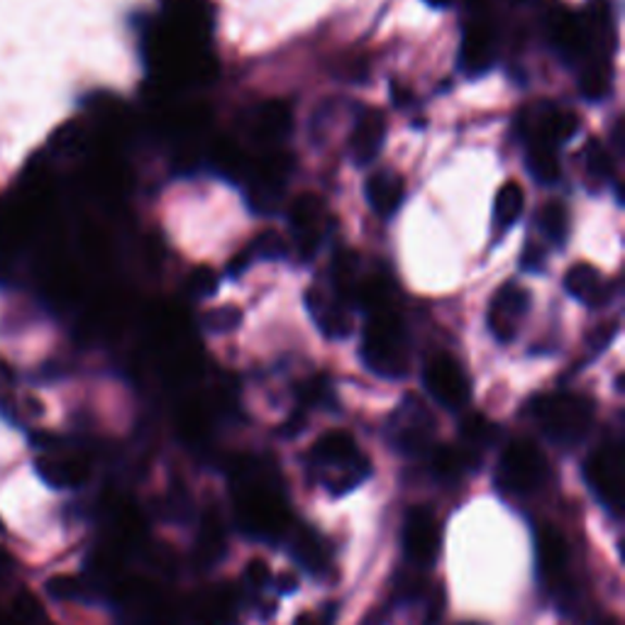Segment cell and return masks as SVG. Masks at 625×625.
<instances>
[{"instance_id":"18","label":"cell","mask_w":625,"mask_h":625,"mask_svg":"<svg viewBox=\"0 0 625 625\" xmlns=\"http://www.w3.org/2000/svg\"><path fill=\"white\" fill-rule=\"evenodd\" d=\"M252 135L262 145H279L293 127L291 108L286 101H266L252 111Z\"/></svg>"},{"instance_id":"2","label":"cell","mask_w":625,"mask_h":625,"mask_svg":"<svg viewBox=\"0 0 625 625\" xmlns=\"http://www.w3.org/2000/svg\"><path fill=\"white\" fill-rule=\"evenodd\" d=\"M311 470L333 496H345L370 479L372 462L357 448L350 433L330 430L311 448Z\"/></svg>"},{"instance_id":"17","label":"cell","mask_w":625,"mask_h":625,"mask_svg":"<svg viewBox=\"0 0 625 625\" xmlns=\"http://www.w3.org/2000/svg\"><path fill=\"white\" fill-rule=\"evenodd\" d=\"M305 301H309V311L323 335L333 337V340H342L352 333V317L347 313L340 296H325L323 291L311 289L305 293Z\"/></svg>"},{"instance_id":"35","label":"cell","mask_w":625,"mask_h":625,"mask_svg":"<svg viewBox=\"0 0 625 625\" xmlns=\"http://www.w3.org/2000/svg\"><path fill=\"white\" fill-rule=\"evenodd\" d=\"M188 286H191V291L196 296H213L217 291V276L213 270H208V266H201V270H196L191 274V279H188Z\"/></svg>"},{"instance_id":"13","label":"cell","mask_w":625,"mask_h":625,"mask_svg":"<svg viewBox=\"0 0 625 625\" xmlns=\"http://www.w3.org/2000/svg\"><path fill=\"white\" fill-rule=\"evenodd\" d=\"M535 554H538V572L542 582L550 589L558 587L567 577V564H570V550L567 540L562 538L560 530H554L552 525H542L535 538Z\"/></svg>"},{"instance_id":"1","label":"cell","mask_w":625,"mask_h":625,"mask_svg":"<svg viewBox=\"0 0 625 625\" xmlns=\"http://www.w3.org/2000/svg\"><path fill=\"white\" fill-rule=\"evenodd\" d=\"M233 515L237 528L257 540H279L291 525L289 505L274 476L252 462L235 470Z\"/></svg>"},{"instance_id":"30","label":"cell","mask_w":625,"mask_h":625,"mask_svg":"<svg viewBox=\"0 0 625 625\" xmlns=\"http://www.w3.org/2000/svg\"><path fill=\"white\" fill-rule=\"evenodd\" d=\"M587 174L593 184H607L616 174L611 152L599 140H591L587 147Z\"/></svg>"},{"instance_id":"9","label":"cell","mask_w":625,"mask_h":625,"mask_svg":"<svg viewBox=\"0 0 625 625\" xmlns=\"http://www.w3.org/2000/svg\"><path fill=\"white\" fill-rule=\"evenodd\" d=\"M403 554L415 567H433L440 554V525L433 511L411 509L403 521Z\"/></svg>"},{"instance_id":"8","label":"cell","mask_w":625,"mask_h":625,"mask_svg":"<svg viewBox=\"0 0 625 625\" xmlns=\"http://www.w3.org/2000/svg\"><path fill=\"white\" fill-rule=\"evenodd\" d=\"M433 435H435L433 415L418 399H411L409 396L391 418L389 425L391 445L399 452L409 454V458H423V454H430Z\"/></svg>"},{"instance_id":"36","label":"cell","mask_w":625,"mask_h":625,"mask_svg":"<svg viewBox=\"0 0 625 625\" xmlns=\"http://www.w3.org/2000/svg\"><path fill=\"white\" fill-rule=\"evenodd\" d=\"M245 579H247V587L254 591H262L266 589V584L272 582V574L262 560H252L245 570Z\"/></svg>"},{"instance_id":"3","label":"cell","mask_w":625,"mask_h":625,"mask_svg":"<svg viewBox=\"0 0 625 625\" xmlns=\"http://www.w3.org/2000/svg\"><path fill=\"white\" fill-rule=\"evenodd\" d=\"M362 360L366 370L384 379H403L409 374L411 347L396 311L372 313L362 337Z\"/></svg>"},{"instance_id":"32","label":"cell","mask_w":625,"mask_h":625,"mask_svg":"<svg viewBox=\"0 0 625 625\" xmlns=\"http://www.w3.org/2000/svg\"><path fill=\"white\" fill-rule=\"evenodd\" d=\"M286 252H289V245H286L284 237L279 233L266 230L254 237L247 254L260 257V260H282V257H286Z\"/></svg>"},{"instance_id":"26","label":"cell","mask_w":625,"mask_h":625,"mask_svg":"<svg viewBox=\"0 0 625 625\" xmlns=\"http://www.w3.org/2000/svg\"><path fill=\"white\" fill-rule=\"evenodd\" d=\"M538 227L554 247H562L564 240H567V235H570L567 208H564L560 201L545 203L538 213Z\"/></svg>"},{"instance_id":"39","label":"cell","mask_w":625,"mask_h":625,"mask_svg":"<svg viewBox=\"0 0 625 625\" xmlns=\"http://www.w3.org/2000/svg\"><path fill=\"white\" fill-rule=\"evenodd\" d=\"M425 3L433 5V8H448L450 0H425Z\"/></svg>"},{"instance_id":"31","label":"cell","mask_w":625,"mask_h":625,"mask_svg":"<svg viewBox=\"0 0 625 625\" xmlns=\"http://www.w3.org/2000/svg\"><path fill=\"white\" fill-rule=\"evenodd\" d=\"M178 423H182V433L188 440L201 442L208 435V428H211V415L205 413L203 405L191 403L182 411V418H178Z\"/></svg>"},{"instance_id":"34","label":"cell","mask_w":625,"mask_h":625,"mask_svg":"<svg viewBox=\"0 0 625 625\" xmlns=\"http://www.w3.org/2000/svg\"><path fill=\"white\" fill-rule=\"evenodd\" d=\"M49 593L57 599H82L84 597V584L74 577H57L49 582Z\"/></svg>"},{"instance_id":"22","label":"cell","mask_w":625,"mask_h":625,"mask_svg":"<svg viewBox=\"0 0 625 625\" xmlns=\"http://www.w3.org/2000/svg\"><path fill=\"white\" fill-rule=\"evenodd\" d=\"M577 133H579V117H577V113L558 111V108H552V111H545L540 115L538 125H535L533 130H530V137L558 147L562 142H570Z\"/></svg>"},{"instance_id":"16","label":"cell","mask_w":625,"mask_h":625,"mask_svg":"<svg viewBox=\"0 0 625 625\" xmlns=\"http://www.w3.org/2000/svg\"><path fill=\"white\" fill-rule=\"evenodd\" d=\"M191 625H235L237 623V593L235 589L221 584V587L203 591L193 601Z\"/></svg>"},{"instance_id":"4","label":"cell","mask_w":625,"mask_h":625,"mask_svg":"<svg viewBox=\"0 0 625 625\" xmlns=\"http://www.w3.org/2000/svg\"><path fill=\"white\" fill-rule=\"evenodd\" d=\"M535 423L550 442L560 448H574L587 438L593 423V405L577 393H550L530 405Z\"/></svg>"},{"instance_id":"12","label":"cell","mask_w":625,"mask_h":625,"mask_svg":"<svg viewBox=\"0 0 625 625\" xmlns=\"http://www.w3.org/2000/svg\"><path fill=\"white\" fill-rule=\"evenodd\" d=\"M386 140V115L376 108H366L354 121L350 137V157L357 166L372 164L379 157Z\"/></svg>"},{"instance_id":"24","label":"cell","mask_w":625,"mask_h":625,"mask_svg":"<svg viewBox=\"0 0 625 625\" xmlns=\"http://www.w3.org/2000/svg\"><path fill=\"white\" fill-rule=\"evenodd\" d=\"M525 164L528 172L538 178L540 184H554L560 178V162H558V147L530 137L528 154H525Z\"/></svg>"},{"instance_id":"28","label":"cell","mask_w":625,"mask_h":625,"mask_svg":"<svg viewBox=\"0 0 625 625\" xmlns=\"http://www.w3.org/2000/svg\"><path fill=\"white\" fill-rule=\"evenodd\" d=\"M213 159H215V166L230 178H245V176H250V172H252V166H250V162H247L245 152L237 145H233L230 140H221L215 145Z\"/></svg>"},{"instance_id":"40","label":"cell","mask_w":625,"mask_h":625,"mask_svg":"<svg viewBox=\"0 0 625 625\" xmlns=\"http://www.w3.org/2000/svg\"><path fill=\"white\" fill-rule=\"evenodd\" d=\"M513 3H530V0H513Z\"/></svg>"},{"instance_id":"20","label":"cell","mask_w":625,"mask_h":625,"mask_svg":"<svg viewBox=\"0 0 625 625\" xmlns=\"http://www.w3.org/2000/svg\"><path fill=\"white\" fill-rule=\"evenodd\" d=\"M37 472L54 489H76L88 479V464L72 454H45L37 460Z\"/></svg>"},{"instance_id":"15","label":"cell","mask_w":625,"mask_h":625,"mask_svg":"<svg viewBox=\"0 0 625 625\" xmlns=\"http://www.w3.org/2000/svg\"><path fill=\"white\" fill-rule=\"evenodd\" d=\"M564 291L579 303L589 305V309H601L611 301V284L603 279V274L587 262L574 264L572 270L564 274Z\"/></svg>"},{"instance_id":"10","label":"cell","mask_w":625,"mask_h":625,"mask_svg":"<svg viewBox=\"0 0 625 625\" xmlns=\"http://www.w3.org/2000/svg\"><path fill=\"white\" fill-rule=\"evenodd\" d=\"M293 245L303 260H311L317 254L325 233V205L317 196L303 193L293 201L289 211Z\"/></svg>"},{"instance_id":"25","label":"cell","mask_w":625,"mask_h":625,"mask_svg":"<svg viewBox=\"0 0 625 625\" xmlns=\"http://www.w3.org/2000/svg\"><path fill=\"white\" fill-rule=\"evenodd\" d=\"M523 208H525L523 188L515 182L503 184L499 188V193H496V201H493L496 227H501V230H509V227L523 215Z\"/></svg>"},{"instance_id":"37","label":"cell","mask_w":625,"mask_h":625,"mask_svg":"<svg viewBox=\"0 0 625 625\" xmlns=\"http://www.w3.org/2000/svg\"><path fill=\"white\" fill-rule=\"evenodd\" d=\"M545 260V252L538 250V245H528L525 247V252L521 257V264H523V270L525 272H540V264Z\"/></svg>"},{"instance_id":"38","label":"cell","mask_w":625,"mask_h":625,"mask_svg":"<svg viewBox=\"0 0 625 625\" xmlns=\"http://www.w3.org/2000/svg\"><path fill=\"white\" fill-rule=\"evenodd\" d=\"M274 584L282 593H293L296 589H299V582H296L293 574H279V577L274 579Z\"/></svg>"},{"instance_id":"6","label":"cell","mask_w":625,"mask_h":625,"mask_svg":"<svg viewBox=\"0 0 625 625\" xmlns=\"http://www.w3.org/2000/svg\"><path fill=\"white\" fill-rule=\"evenodd\" d=\"M584 479L603 509L621 515L625 489V460L621 445H603L593 452L584 464Z\"/></svg>"},{"instance_id":"7","label":"cell","mask_w":625,"mask_h":625,"mask_svg":"<svg viewBox=\"0 0 625 625\" xmlns=\"http://www.w3.org/2000/svg\"><path fill=\"white\" fill-rule=\"evenodd\" d=\"M425 391L433 396L435 403H440L448 411H460L467 405L472 396V386L462 364L452 354H433L423 366Z\"/></svg>"},{"instance_id":"14","label":"cell","mask_w":625,"mask_h":625,"mask_svg":"<svg viewBox=\"0 0 625 625\" xmlns=\"http://www.w3.org/2000/svg\"><path fill=\"white\" fill-rule=\"evenodd\" d=\"M496 47H493V35L489 23L484 20H472V23L464 27L462 37V49H460V66L467 76H482L493 66Z\"/></svg>"},{"instance_id":"27","label":"cell","mask_w":625,"mask_h":625,"mask_svg":"<svg viewBox=\"0 0 625 625\" xmlns=\"http://www.w3.org/2000/svg\"><path fill=\"white\" fill-rule=\"evenodd\" d=\"M474 460V452L467 448H440L433 454V472L440 476L442 482H452L467 472Z\"/></svg>"},{"instance_id":"23","label":"cell","mask_w":625,"mask_h":625,"mask_svg":"<svg viewBox=\"0 0 625 625\" xmlns=\"http://www.w3.org/2000/svg\"><path fill=\"white\" fill-rule=\"evenodd\" d=\"M291 554L305 572L313 574V577H323L327 572V550L323 540L311 530H299L293 535Z\"/></svg>"},{"instance_id":"11","label":"cell","mask_w":625,"mask_h":625,"mask_svg":"<svg viewBox=\"0 0 625 625\" xmlns=\"http://www.w3.org/2000/svg\"><path fill=\"white\" fill-rule=\"evenodd\" d=\"M530 309V293L518 284H503L499 286V291L493 293V299L489 303V330L499 342H511L515 333H518V325L523 321V315Z\"/></svg>"},{"instance_id":"33","label":"cell","mask_w":625,"mask_h":625,"mask_svg":"<svg viewBox=\"0 0 625 625\" xmlns=\"http://www.w3.org/2000/svg\"><path fill=\"white\" fill-rule=\"evenodd\" d=\"M242 321V313L233 305H221L211 313H205V327L213 333H230Z\"/></svg>"},{"instance_id":"5","label":"cell","mask_w":625,"mask_h":625,"mask_svg":"<svg viewBox=\"0 0 625 625\" xmlns=\"http://www.w3.org/2000/svg\"><path fill=\"white\" fill-rule=\"evenodd\" d=\"M548 479V462L528 440H513L499 460V484L515 496H530Z\"/></svg>"},{"instance_id":"19","label":"cell","mask_w":625,"mask_h":625,"mask_svg":"<svg viewBox=\"0 0 625 625\" xmlns=\"http://www.w3.org/2000/svg\"><path fill=\"white\" fill-rule=\"evenodd\" d=\"M366 203L379 217H393L403 203V178L393 172H376L366 178Z\"/></svg>"},{"instance_id":"29","label":"cell","mask_w":625,"mask_h":625,"mask_svg":"<svg viewBox=\"0 0 625 625\" xmlns=\"http://www.w3.org/2000/svg\"><path fill=\"white\" fill-rule=\"evenodd\" d=\"M609 86H611L609 62H589L582 68L579 88L584 98H589V101H601V98L609 93Z\"/></svg>"},{"instance_id":"21","label":"cell","mask_w":625,"mask_h":625,"mask_svg":"<svg viewBox=\"0 0 625 625\" xmlns=\"http://www.w3.org/2000/svg\"><path fill=\"white\" fill-rule=\"evenodd\" d=\"M225 552V528H223V521L221 515L215 511H208L201 525H198V538H196V562L201 564V567H208V564H213L223 558Z\"/></svg>"}]
</instances>
